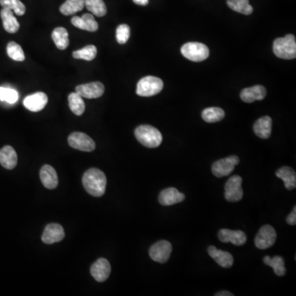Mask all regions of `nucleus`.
<instances>
[{
  "label": "nucleus",
  "mask_w": 296,
  "mask_h": 296,
  "mask_svg": "<svg viewBox=\"0 0 296 296\" xmlns=\"http://www.w3.org/2000/svg\"><path fill=\"white\" fill-rule=\"evenodd\" d=\"M82 184L89 194L94 197H101L105 194L107 180L103 171L92 168L84 173Z\"/></svg>",
  "instance_id": "1"
},
{
  "label": "nucleus",
  "mask_w": 296,
  "mask_h": 296,
  "mask_svg": "<svg viewBox=\"0 0 296 296\" xmlns=\"http://www.w3.org/2000/svg\"><path fill=\"white\" fill-rule=\"evenodd\" d=\"M135 137L138 142L148 148H155L162 143L160 132L151 125H140L135 130Z\"/></svg>",
  "instance_id": "2"
},
{
  "label": "nucleus",
  "mask_w": 296,
  "mask_h": 296,
  "mask_svg": "<svg viewBox=\"0 0 296 296\" xmlns=\"http://www.w3.org/2000/svg\"><path fill=\"white\" fill-rule=\"evenodd\" d=\"M273 52L276 57L280 59H295V37L291 34H289L285 35V37L276 39L273 43Z\"/></svg>",
  "instance_id": "3"
},
{
  "label": "nucleus",
  "mask_w": 296,
  "mask_h": 296,
  "mask_svg": "<svg viewBox=\"0 0 296 296\" xmlns=\"http://www.w3.org/2000/svg\"><path fill=\"white\" fill-rule=\"evenodd\" d=\"M163 81L159 77L147 76L141 79L137 85V94L140 97H152L163 89Z\"/></svg>",
  "instance_id": "4"
},
{
  "label": "nucleus",
  "mask_w": 296,
  "mask_h": 296,
  "mask_svg": "<svg viewBox=\"0 0 296 296\" xmlns=\"http://www.w3.org/2000/svg\"><path fill=\"white\" fill-rule=\"evenodd\" d=\"M181 54L191 61H204L209 56L207 46L198 42H189L181 48Z\"/></svg>",
  "instance_id": "5"
},
{
  "label": "nucleus",
  "mask_w": 296,
  "mask_h": 296,
  "mask_svg": "<svg viewBox=\"0 0 296 296\" xmlns=\"http://www.w3.org/2000/svg\"><path fill=\"white\" fill-rule=\"evenodd\" d=\"M239 163V158L237 156H230L217 160L213 163L212 171L213 175L218 178L225 177L232 173L235 167Z\"/></svg>",
  "instance_id": "6"
},
{
  "label": "nucleus",
  "mask_w": 296,
  "mask_h": 296,
  "mask_svg": "<svg viewBox=\"0 0 296 296\" xmlns=\"http://www.w3.org/2000/svg\"><path fill=\"white\" fill-rule=\"evenodd\" d=\"M242 178L233 176L229 179L225 185V197L229 202H239L243 197Z\"/></svg>",
  "instance_id": "7"
},
{
  "label": "nucleus",
  "mask_w": 296,
  "mask_h": 296,
  "mask_svg": "<svg viewBox=\"0 0 296 296\" xmlns=\"http://www.w3.org/2000/svg\"><path fill=\"white\" fill-rule=\"evenodd\" d=\"M276 232L269 225L263 226L255 237V245L259 249H267L276 242Z\"/></svg>",
  "instance_id": "8"
},
{
  "label": "nucleus",
  "mask_w": 296,
  "mask_h": 296,
  "mask_svg": "<svg viewBox=\"0 0 296 296\" xmlns=\"http://www.w3.org/2000/svg\"><path fill=\"white\" fill-rule=\"evenodd\" d=\"M68 144L74 149L82 151H92L96 148V143L90 137L83 133L75 132L68 137Z\"/></svg>",
  "instance_id": "9"
},
{
  "label": "nucleus",
  "mask_w": 296,
  "mask_h": 296,
  "mask_svg": "<svg viewBox=\"0 0 296 296\" xmlns=\"http://www.w3.org/2000/svg\"><path fill=\"white\" fill-rule=\"evenodd\" d=\"M172 252V245L166 240H160L154 243L149 250L151 259L156 263H164L170 259Z\"/></svg>",
  "instance_id": "10"
},
{
  "label": "nucleus",
  "mask_w": 296,
  "mask_h": 296,
  "mask_svg": "<svg viewBox=\"0 0 296 296\" xmlns=\"http://www.w3.org/2000/svg\"><path fill=\"white\" fill-rule=\"evenodd\" d=\"M76 92L81 97L96 99L102 97L105 92V86L100 81L81 84L76 87Z\"/></svg>",
  "instance_id": "11"
},
{
  "label": "nucleus",
  "mask_w": 296,
  "mask_h": 296,
  "mask_svg": "<svg viewBox=\"0 0 296 296\" xmlns=\"http://www.w3.org/2000/svg\"><path fill=\"white\" fill-rule=\"evenodd\" d=\"M65 233L62 226L56 223L49 224L45 229L43 235H42V241L46 244H52L58 243L63 240Z\"/></svg>",
  "instance_id": "12"
},
{
  "label": "nucleus",
  "mask_w": 296,
  "mask_h": 296,
  "mask_svg": "<svg viewBox=\"0 0 296 296\" xmlns=\"http://www.w3.org/2000/svg\"><path fill=\"white\" fill-rule=\"evenodd\" d=\"M218 238L222 243H233L234 245H243L247 241L245 233L242 230H231L228 229H222L218 233Z\"/></svg>",
  "instance_id": "13"
},
{
  "label": "nucleus",
  "mask_w": 296,
  "mask_h": 296,
  "mask_svg": "<svg viewBox=\"0 0 296 296\" xmlns=\"http://www.w3.org/2000/svg\"><path fill=\"white\" fill-rule=\"evenodd\" d=\"M111 267L107 259H100L93 263L91 268V274L98 282L106 281L110 276Z\"/></svg>",
  "instance_id": "14"
},
{
  "label": "nucleus",
  "mask_w": 296,
  "mask_h": 296,
  "mask_svg": "<svg viewBox=\"0 0 296 296\" xmlns=\"http://www.w3.org/2000/svg\"><path fill=\"white\" fill-rule=\"evenodd\" d=\"M48 103V97L44 92H35L26 97L23 101V105L27 110L38 112L43 110Z\"/></svg>",
  "instance_id": "15"
},
{
  "label": "nucleus",
  "mask_w": 296,
  "mask_h": 296,
  "mask_svg": "<svg viewBox=\"0 0 296 296\" xmlns=\"http://www.w3.org/2000/svg\"><path fill=\"white\" fill-rule=\"evenodd\" d=\"M185 196L176 188H168L161 191L159 195V202L162 206H172L183 202Z\"/></svg>",
  "instance_id": "16"
},
{
  "label": "nucleus",
  "mask_w": 296,
  "mask_h": 296,
  "mask_svg": "<svg viewBox=\"0 0 296 296\" xmlns=\"http://www.w3.org/2000/svg\"><path fill=\"white\" fill-rule=\"evenodd\" d=\"M71 22L73 26L81 30L91 32H95L98 30V23L95 19L94 16L90 13H85L81 17L75 16L71 19Z\"/></svg>",
  "instance_id": "17"
},
{
  "label": "nucleus",
  "mask_w": 296,
  "mask_h": 296,
  "mask_svg": "<svg viewBox=\"0 0 296 296\" xmlns=\"http://www.w3.org/2000/svg\"><path fill=\"white\" fill-rule=\"evenodd\" d=\"M39 178L42 184L46 189H54L59 184V178L57 173L50 164H45L39 171Z\"/></svg>",
  "instance_id": "18"
},
{
  "label": "nucleus",
  "mask_w": 296,
  "mask_h": 296,
  "mask_svg": "<svg viewBox=\"0 0 296 296\" xmlns=\"http://www.w3.org/2000/svg\"><path fill=\"white\" fill-rule=\"evenodd\" d=\"M267 91L263 86L257 85L245 88L240 93V98L243 102L252 103L255 101H262L265 98Z\"/></svg>",
  "instance_id": "19"
},
{
  "label": "nucleus",
  "mask_w": 296,
  "mask_h": 296,
  "mask_svg": "<svg viewBox=\"0 0 296 296\" xmlns=\"http://www.w3.org/2000/svg\"><path fill=\"white\" fill-rule=\"evenodd\" d=\"M209 255L212 259L217 262L218 265L224 268H229L232 267L234 263V258L230 252H226L223 250L217 249L215 246H210L207 249Z\"/></svg>",
  "instance_id": "20"
},
{
  "label": "nucleus",
  "mask_w": 296,
  "mask_h": 296,
  "mask_svg": "<svg viewBox=\"0 0 296 296\" xmlns=\"http://www.w3.org/2000/svg\"><path fill=\"white\" fill-rule=\"evenodd\" d=\"M0 164L5 169L13 170L18 164V156L15 150L10 146H5L0 150Z\"/></svg>",
  "instance_id": "21"
},
{
  "label": "nucleus",
  "mask_w": 296,
  "mask_h": 296,
  "mask_svg": "<svg viewBox=\"0 0 296 296\" xmlns=\"http://www.w3.org/2000/svg\"><path fill=\"white\" fill-rule=\"evenodd\" d=\"M0 16L3 20L4 28L7 32L11 33V34L18 32L20 28L19 22L15 18V16L13 15L12 10L4 8L0 13Z\"/></svg>",
  "instance_id": "22"
},
{
  "label": "nucleus",
  "mask_w": 296,
  "mask_h": 296,
  "mask_svg": "<svg viewBox=\"0 0 296 296\" xmlns=\"http://www.w3.org/2000/svg\"><path fill=\"white\" fill-rule=\"evenodd\" d=\"M272 120L269 116L262 117L253 125V131L259 138L267 139L272 134Z\"/></svg>",
  "instance_id": "23"
},
{
  "label": "nucleus",
  "mask_w": 296,
  "mask_h": 296,
  "mask_svg": "<svg viewBox=\"0 0 296 296\" xmlns=\"http://www.w3.org/2000/svg\"><path fill=\"white\" fill-rule=\"evenodd\" d=\"M276 176L283 180L285 189L293 190L296 187V173L290 167H281L276 172Z\"/></svg>",
  "instance_id": "24"
},
{
  "label": "nucleus",
  "mask_w": 296,
  "mask_h": 296,
  "mask_svg": "<svg viewBox=\"0 0 296 296\" xmlns=\"http://www.w3.org/2000/svg\"><path fill=\"white\" fill-rule=\"evenodd\" d=\"M85 7V0H66L59 8L63 15L69 16L81 11Z\"/></svg>",
  "instance_id": "25"
},
{
  "label": "nucleus",
  "mask_w": 296,
  "mask_h": 296,
  "mask_svg": "<svg viewBox=\"0 0 296 296\" xmlns=\"http://www.w3.org/2000/svg\"><path fill=\"white\" fill-rule=\"evenodd\" d=\"M52 39L59 50L64 51L66 48H68L69 45L68 32L64 27L59 26L55 28L52 32Z\"/></svg>",
  "instance_id": "26"
},
{
  "label": "nucleus",
  "mask_w": 296,
  "mask_h": 296,
  "mask_svg": "<svg viewBox=\"0 0 296 296\" xmlns=\"http://www.w3.org/2000/svg\"><path fill=\"white\" fill-rule=\"evenodd\" d=\"M263 262L266 265L270 266L272 269L274 270L276 276H282L285 274L286 268H285V262L282 257L275 256L271 258L269 256H265L263 259Z\"/></svg>",
  "instance_id": "27"
},
{
  "label": "nucleus",
  "mask_w": 296,
  "mask_h": 296,
  "mask_svg": "<svg viewBox=\"0 0 296 296\" xmlns=\"http://www.w3.org/2000/svg\"><path fill=\"white\" fill-rule=\"evenodd\" d=\"M68 104L69 107L73 114L77 116H80L85 111V103L82 100V97L77 92H72L68 96Z\"/></svg>",
  "instance_id": "28"
},
{
  "label": "nucleus",
  "mask_w": 296,
  "mask_h": 296,
  "mask_svg": "<svg viewBox=\"0 0 296 296\" xmlns=\"http://www.w3.org/2000/svg\"><path fill=\"white\" fill-rule=\"evenodd\" d=\"M202 117L206 123H217L223 119L225 112L219 107L206 108L202 111Z\"/></svg>",
  "instance_id": "29"
},
{
  "label": "nucleus",
  "mask_w": 296,
  "mask_h": 296,
  "mask_svg": "<svg viewBox=\"0 0 296 296\" xmlns=\"http://www.w3.org/2000/svg\"><path fill=\"white\" fill-rule=\"evenodd\" d=\"M85 7L97 17H104L107 13L103 0H85Z\"/></svg>",
  "instance_id": "30"
},
{
  "label": "nucleus",
  "mask_w": 296,
  "mask_h": 296,
  "mask_svg": "<svg viewBox=\"0 0 296 296\" xmlns=\"http://www.w3.org/2000/svg\"><path fill=\"white\" fill-rule=\"evenodd\" d=\"M227 5L234 11L244 15H250L253 10L248 0H227Z\"/></svg>",
  "instance_id": "31"
},
{
  "label": "nucleus",
  "mask_w": 296,
  "mask_h": 296,
  "mask_svg": "<svg viewBox=\"0 0 296 296\" xmlns=\"http://www.w3.org/2000/svg\"><path fill=\"white\" fill-rule=\"evenodd\" d=\"M97 49L95 46H87L81 50L72 53V57L76 59H83L86 61H92L97 57Z\"/></svg>",
  "instance_id": "32"
},
{
  "label": "nucleus",
  "mask_w": 296,
  "mask_h": 296,
  "mask_svg": "<svg viewBox=\"0 0 296 296\" xmlns=\"http://www.w3.org/2000/svg\"><path fill=\"white\" fill-rule=\"evenodd\" d=\"M7 53L9 57L15 61L22 62L25 60V55L21 46L14 41L9 42L7 46Z\"/></svg>",
  "instance_id": "33"
},
{
  "label": "nucleus",
  "mask_w": 296,
  "mask_h": 296,
  "mask_svg": "<svg viewBox=\"0 0 296 296\" xmlns=\"http://www.w3.org/2000/svg\"><path fill=\"white\" fill-rule=\"evenodd\" d=\"M0 5L10 9L18 16L24 15L26 13V7L20 0H0Z\"/></svg>",
  "instance_id": "34"
},
{
  "label": "nucleus",
  "mask_w": 296,
  "mask_h": 296,
  "mask_svg": "<svg viewBox=\"0 0 296 296\" xmlns=\"http://www.w3.org/2000/svg\"><path fill=\"white\" fill-rule=\"evenodd\" d=\"M18 93L13 88L0 87V100L7 103L14 104L18 101Z\"/></svg>",
  "instance_id": "35"
},
{
  "label": "nucleus",
  "mask_w": 296,
  "mask_h": 296,
  "mask_svg": "<svg viewBox=\"0 0 296 296\" xmlns=\"http://www.w3.org/2000/svg\"><path fill=\"white\" fill-rule=\"evenodd\" d=\"M130 37V27L126 24L119 25L117 27L116 39L118 44H125Z\"/></svg>",
  "instance_id": "36"
},
{
  "label": "nucleus",
  "mask_w": 296,
  "mask_h": 296,
  "mask_svg": "<svg viewBox=\"0 0 296 296\" xmlns=\"http://www.w3.org/2000/svg\"><path fill=\"white\" fill-rule=\"evenodd\" d=\"M286 222L290 226H295L296 225V206L292 210L291 213L286 218Z\"/></svg>",
  "instance_id": "37"
},
{
  "label": "nucleus",
  "mask_w": 296,
  "mask_h": 296,
  "mask_svg": "<svg viewBox=\"0 0 296 296\" xmlns=\"http://www.w3.org/2000/svg\"><path fill=\"white\" fill-rule=\"evenodd\" d=\"M133 1H134V4L141 5V6H146L149 3V0H133Z\"/></svg>",
  "instance_id": "38"
},
{
  "label": "nucleus",
  "mask_w": 296,
  "mask_h": 296,
  "mask_svg": "<svg viewBox=\"0 0 296 296\" xmlns=\"http://www.w3.org/2000/svg\"><path fill=\"white\" fill-rule=\"evenodd\" d=\"M216 296H233V294L230 292L224 290V291L218 292L217 294H216Z\"/></svg>",
  "instance_id": "39"
}]
</instances>
